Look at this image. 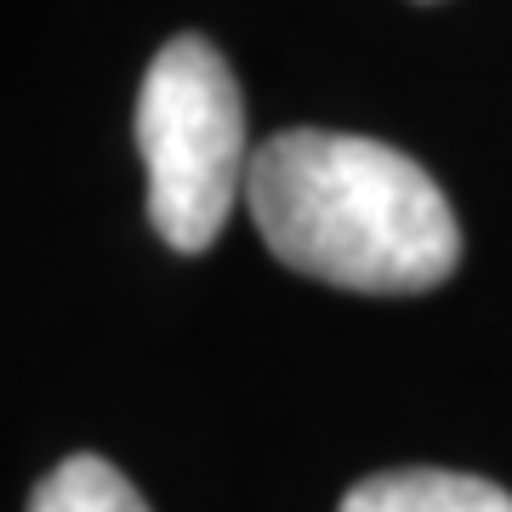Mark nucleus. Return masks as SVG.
<instances>
[{"label": "nucleus", "instance_id": "1", "mask_svg": "<svg viewBox=\"0 0 512 512\" xmlns=\"http://www.w3.org/2000/svg\"><path fill=\"white\" fill-rule=\"evenodd\" d=\"M245 205L285 268L342 291H433L461 262V228L444 188L376 137L279 131L251 154Z\"/></svg>", "mask_w": 512, "mask_h": 512}, {"label": "nucleus", "instance_id": "2", "mask_svg": "<svg viewBox=\"0 0 512 512\" xmlns=\"http://www.w3.org/2000/svg\"><path fill=\"white\" fill-rule=\"evenodd\" d=\"M137 148L154 234L171 251H205L251 177L239 80L205 35H177L154 52L137 92Z\"/></svg>", "mask_w": 512, "mask_h": 512}, {"label": "nucleus", "instance_id": "3", "mask_svg": "<svg viewBox=\"0 0 512 512\" xmlns=\"http://www.w3.org/2000/svg\"><path fill=\"white\" fill-rule=\"evenodd\" d=\"M336 512H512V495L490 478L444 473V467H399L353 484Z\"/></svg>", "mask_w": 512, "mask_h": 512}, {"label": "nucleus", "instance_id": "4", "mask_svg": "<svg viewBox=\"0 0 512 512\" xmlns=\"http://www.w3.org/2000/svg\"><path fill=\"white\" fill-rule=\"evenodd\" d=\"M29 512H148V501L137 495V484L114 461L69 456L35 484Z\"/></svg>", "mask_w": 512, "mask_h": 512}]
</instances>
